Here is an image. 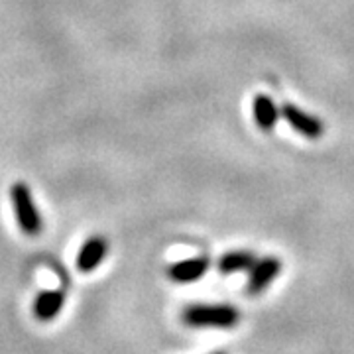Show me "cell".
<instances>
[{"label":"cell","mask_w":354,"mask_h":354,"mask_svg":"<svg viewBox=\"0 0 354 354\" xmlns=\"http://www.w3.org/2000/svg\"><path fill=\"white\" fill-rule=\"evenodd\" d=\"M181 319L193 329H232L241 323V311L227 304H195L183 309Z\"/></svg>","instance_id":"1"},{"label":"cell","mask_w":354,"mask_h":354,"mask_svg":"<svg viewBox=\"0 0 354 354\" xmlns=\"http://www.w3.org/2000/svg\"><path fill=\"white\" fill-rule=\"evenodd\" d=\"M10 199H12L16 221L28 236H36L41 232V216H39L38 207L34 203V197L24 183H14L10 189Z\"/></svg>","instance_id":"2"},{"label":"cell","mask_w":354,"mask_h":354,"mask_svg":"<svg viewBox=\"0 0 354 354\" xmlns=\"http://www.w3.org/2000/svg\"><path fill=\"white\" fill-rule=\"evenodd\" d=\"M250 276H248V286L246 291L250 295H260L262 291H266L272 281L278 278L279 272H281V262L274 256H268V258H260L252 264V268L248 270Z\"/></svg>","instance_id":"3"},{"label":"cell","mask_w":354,"mask_h":354,"mask_svg":"<svg viewBox=\"0 0 354 354\" xmlns=\"http://www.w3.org/2000/svg\"><path fill=\"white\" fill-rule=\"evenodd\" d=\"M279 113L290 122V127L295 132L304 134L307 138H319L323 134V122L319 118H315V116L301 111V109L293 106V104H283L279 109Z\"/></svg>","instance_id":"4"},{"label":"cell","mask_w":354,"mask_h":354,"mask_svg":"<svg viewBox=\"0 0 354 354\" xmlns=\"http://www.w3.org/2000/svg\"><path fill=\"white\" fill-rule=\"evenodd\" d=\"M209 258H191V260H183L167 268V278L177 283H191L201 279L207 272H209Z\"/></svg>","instance_id":"5"},{"label":"cell","mask_w":354,"mask_h":354,"mask_svg":"<svg viewBox=\"0 0 354 354\" xmlns=\"http://www.w3.org/2000/svg\"><path fill=\"white\" fill-rule=\"evenodd\" d=\"M106 250H109V244H106V241H104L102 236H93V239H88V241L81 246V250H79V256H77V270H79V272H85V274L97 270L99 264L104 260Z\"/></svg>","instance_id":"6"},{"label":"cell","mask_w":354,"mask_h":354,"mask_svg":"<svg viewBox=\"0 0 354 354\" xmlns=\"http://www.w3.org/2000/svg\"><path fill=\"white\" fill-rule=\"evenodd\" d=\"M65 305V295L62 291L55 290H48L41 291L36 301H34V315L38 321H53L55 317L59 315V311L64 309Z\"/></svg>","instance_id":"7"},{"label":"cell","mask_w":354,"mask_h":354,"mask_svg":"<svg viewBox=\"0 0 354 354\" xmlns=\"http://www.w3.org/2000/svg\"><path fill=\"white\" fill-rule=\"evenodd\" d=\"M258 258L254 256V252L248 250H230L221 260H218V272L221 274H236V272H248L252 264Z\"/></svg>","instance_id":"8"},{"label":"cell","mask_w":354,"mask_h":354,"mask_svg":"<svg viewBox=\"0 0 354 354\" xmlns=\"http://www.w3.org/2000/svg\"><path fill=\"white\" fill-rule=\"evenodd\" d=\"M278 116L279 109L270 97L258 95V97L254 99V118H256V124L262 128V130L268 132V130H272V128L276 127Z\"/></svg>","instance_id":"9"},{"label":"cell","mask_w":354,"mask_h":354,"mask_svg":"<svg viewBox=\"0 0 354 354\" xmlns=\"http://www.w3.org/2000/svg\"><path fill=\"white\" fill-rule=\"evenodd\" d=\"M213 354H227V353H213Z\"/></svg>","instance_id":"10"}]
</instances>
